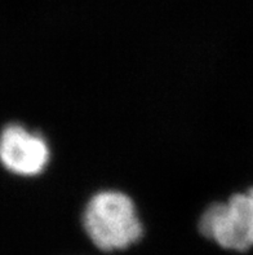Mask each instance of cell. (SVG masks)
Wrapping results in <instances>:
<instances>
[{
	"label": "cell",
	"mask_w": 253,
	"mask_h": 255,
	"mask_svg": "<svg viewBox=\"0 0 253 255\" xmlns=\"http://www.w3.org/2000/svg\"><path fill=\"white\" fill-rule=\"evenodd\" d=\"M82 224L88 239L102 252L124 250L142 236L135 202L115 189L90 196L82 214Z\"/></svg>",
	"instance_id": "obj_1"
},
{
	"label": "cell",
	"mask_w": 253,
	"mask_h": 255,
	"mask_svg": "<svg viewBox=\"0 0 253 255\" xmlns=\"http://www.w3.org/2000/svg\"><path fill=\"white\" fill-rule=\"evenodd\" d=\"M199 231L224 249L247 252L253 248V187L226 202L209 205L199 219Z\"/></svg>",
	"instance_id": "obj_2"
},
{
	"label": "cell",
	"mask_w": 253,
	"mask_h": 255,
	"mask_svg": "<svg viewBox=\"0 0 253 255\" xmlns=\"http://www.w3.org/2000/svg\"><path fill=\"white\" fill-rule=\"evenodd\" d=\"M51 152L40 133L32 132L19 123H9L0 139V159L10 174L32 178L48 165Z\"/></svg>",
	"instance_id": "obj_3"
}]
</instances>
